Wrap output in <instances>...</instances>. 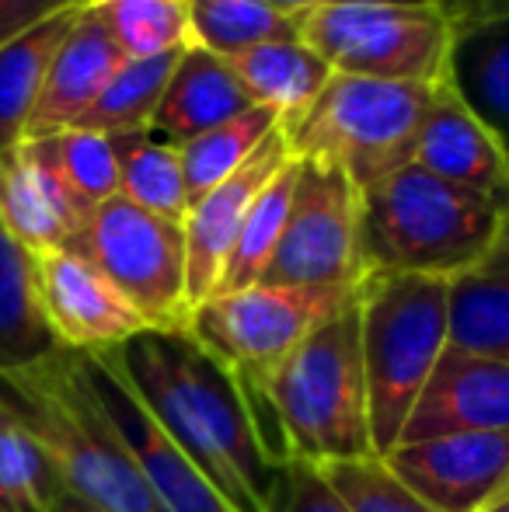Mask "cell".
<instances>
[{
    "label": "cell",
    "instance_id": "cell-37",
    "mask_svg": "<svg viewBox=\"0 0 509 512\" xmlns=\"http://www.w3.org/2000/svg\"><path fill=\"white\" fill-rule=\"evenodd\" d=\"M276 7L290 14L311 11V7H325V4H363V0H272ZM391 4H426V0H391Z\"/></svg>",
    "mask_w": 509,
    "mask_h": 512
},
{
    "label": "cell",
    "instance_id": "cell-9",
    "mask_svg": "<svg viewBox=\"0 0 509 512\" xmlns=\"http://www.w3.org/2000/svg\"><path fill=\"white\" fill-rule=\"evenodd\" d=\"M67 251L88 258L154 331H185L192 314L182 223L123 196L91 209Z\"/></svg>",
    "mask_w": 509,
    "mask_h": 512
},
{
    "label": "cell",
    "instance_id": "cell-3",
    "mask_svg": "<svg viewBox=\"0 0 509 512\" xmlns=\"http://www.w3.org/2000/svg\"><path fill=\"white\" fill-rule=\"evenodd\" d=\"M503 227L496 199L443 182L415 161L360 192L367 272L454 279L489 255Z\"/></svg>",
    "mask_w": 509,
    "mask_h": 512
},
{
    "label": "cell",
    "instance_id": "cell-1",
    "mask_svg": "<svg viewBox=\"0 0 509 512\" xmlns=\"http://www.w3.org/2000/svg\"><path fill=\"white\" fill-rule=\"evenodd\" d=\"M112 363L164 436L206 474L234 512H269L283 467L272 464L238 380L189 335L143 331Z\"/></svg>",
    "mask_w": 509,
    "mask_h": 512
},
{
    "label": "cell",
    "instance_id": "cell-42",
    "mask_svg": "<svg viewBox=\"0 0 509 512\" xmlns=\"http://www.w3.org/2000/svg\"><path fill=\"white\" fill-rule=\"evenodd\" d=\"M0 512H4V509H0Z\"/></svg>",
    "mask_w": 509,
    "mask_h": 512
},
{
    "label": "cell",
    "instance_id": "cell-41",
    "mask_svg": "<svg viewBox=\"0 0 509 512\" xmlns=\"http://www.w3.org/2000/svg\"><path fill=\"white\" fill-rule=\"evenodd\" d=\"M433 4H443V0H433Z\"/></svg>",
    "mask_w": 509,
    "mask_h": 512
},
{
    "label": "cell",
    "instance_id": "cell-21",
    "mask_svg": "<svg viewBox=\"0 0 509 512\" xmlns=\"http://www.w3.org/2000/svg\"><path fill=\"white\" fill-rule=\"evenodd\" d=\"M450 345L509 363V227L475 269L450 279Z\"/></svg>",
    "mask_w": 509,
    "mask_h": 512
},
{
    "label": "cell",
    "instance_id": "cell-24",
    "mask_svg": "<svg viewBox=\"0 0 509 512\" xmlns=\"http://www.w3.org/2000/svg\"><path fill=\"white\" fill-rule=\"evenodd\" d=\"M84 4L56 14V18L35 25L32 32L0 46V154L18 147L28 133V119L42 95V84L53 67L56 49L74 28Z\"/></svg>",
    "mask_w": 509,
    "mask_h": 512
},
{
    "label": "cell",
    "instance_id": "cell-2",
    "mask_svg": "<svg viewBox=\"0 0 509 512\" xmlns=\"http://www.w3.org/2000/svg\"><path fill=\"white\" fill-rule=\"evenodd\" d=\"M0 405L32 432L67 492L105 512H164L77 352L60 349L35 366L0 373Z\"/></svg>",
    "mask_w": 509,
    "mask_h": 512
},
{
    "label": "cell",
    "instance_id": "cell-27",
    "mask_svg": "<svg viewBox=\"0 0 509 512\" xmlns=\"http://www.w3.org/2000/svg\"><path fill=\"white\" fill-rule=\"evenodd\" d=\"M276 129H279V115L265 105H252L248 112L227 119L224 126H213L203 136H196V140L182 143L178 154H182L189 206L199 203L206 192L217 189L224 178H231Z\"/></svg>",
    "mask_w": 509,
    "mask_h": 512
},
{
    "label": "cell",
    "instance_id": "cell-25",
    "mask_svg": "<svg viewBox=\"0 0 509 512\" xmlns=\"http://www.w3.org/2000/svg\"><path fill=\"white\" fill-rule=\"evenodd\" d=\"M119 164V196L164 220L185 223L189 192H185L182 154L175 143L154 133L109 136Z\"/></svg>",
    "mask_w": 509,
    "mask_h": 512
},
{
    "label": "cell",
    "instance_id": "cell-10",
    "mask_svg": "<svg viewBox=\"0 0 509 512\" xmlns=\"http://www.w3.org/2000/svg\"><path fill=\"white\" fill-rule=\"evenodd\" d=\"M363 276L360 189L349 182L346 171L297 157L290 216L262 283L356 290Z\"/></svg>",
    "mask_w": 509,
    "mask_h": 512
},
{
    "label": "cell",
    "instance_id": "cell-38",
    "mask_svg": "<svg viewBox=\"0 0 509 512\" xmlns=\"http://www.w3.org/2000/svg\"><path fill=\"white\" fill-rule=\"evenodd\" d=\"M49 512H105V509L91 506L88 499H81V495H74V492H67V488H63V492L56 495L53 506H49Z\"/></svg>",
    "mask_w": 509,
    "mask_h": 512
},
{
    "label": "cell",
    "instance_id": "cell-32",
    "mask_svg": "<svg viewBox=\"0 0 509 512\" xmlns=\"http://www.w3.org/2000/svg\"><path fill=\"white\" fill-rule=\"evenodd\" d=\"M63 481L32 432L0 405V509L49 512Z\"/></svg>",
    "mask_w": 509,
    "mask_h": 512
},
{
    "label": "cell",
    "instance_id": "cell-14",
    "mask_svg": "<svg viewBox=\"0 0 509 512\" xmlns=\"http://www.w3.org/2000/svg\"><path fill=\"white\" fill-rule=\"evenodd\" d=\"M293 161V150L286 143L283 126L234 171L231 178L206 192L199 203L189 206L182 230H185V262H189V300L192 307L213 297L224 276L227 255H231L238 230L245 223L248 209L258 199V192Z\"/></svg>",
    "mask_w": 509,
    "mask_h": 512
},
{
    "label": "cell",
    "instance_id": "cell-13",
    "mask_svg": "<svg viewBox=\"0 0 509 512\" xmlns=\"http://www.w3.org/2000/svg\"><path fill=\"white\" fill-rule=\"evenodd\" d=\"M35 276L42 310L60 349L109 352L150 331L123 293L74 251L60 248L35 255Z\"/></svg>",
    "mask_w": 509,
    "mask_h": 512
},
{
    "label": "cell",
    "instance_id": "cell-30",
    "mask_svg": "<svg viewBox=\"0 0 509 512\" xmlns=\"http://www.w3.org/2000/svg\"><path fill=\"white\" fill-rule=\"evenodd\" d=\"M293 185H297V157L258 192V199L248 209L245 223L238 230V241H234L231 255H227L217 293L245 290V286L262 283L265 269H269L272 255L279 248V237H283L286 216H290Z\"/></svg>",
    "mask_w": 509,
    "mask_h": 512
},
{
    "label": "cell",
    "instance_id": "cell-26",
    "mask_svg": "<svg viewBox=\"0 0 509 512\" xmlns=\"http://www.w3.org/2000/svg\"><path fill=\"white\" fill-rule=\"evenodd\" d=\"M28 150L56 175V182L67 189L84 216L112 196H119V164L112 140L102 133L84 129H63V133L35 136L25 140Z\"/></svg>",
    "mask_w": 509,
    "mask_h": 512
},
{
    "label": "cell",
    "instance_id": "cell-35",
    "mask_svg": "<svg viewBox=\"0 0 509 512\" xmlns=\"http://www.w3.org/2000/svg\"><path fill=\"white\" fill-rule=\"evenodd\" d=\"M77 4L84 0H0V46Z\"/></svg>",
    "mask_w": 509,
    "mask_h": 512
},
{
    "label": "cell",
    "instance_id": "cell-16",
    "mask_svg": "<svg viewBox=\"0 0 509 512\" xmlns=\"http://www.w3.org/2000/svg\"><path fill=\"white\" fill-rule=\"evenodd\" d=\"M123 63L126 53L112 39L98 7L91 0H84L74 28H70V35L63 39V46L53 56V67H49L46 84H42V95L35 102L32 119H28L25 140L74 129Z\"/></svg>",
    "mask_w": 509,
    "mask_h": 512
},
{
    "label": "cell",
    "instance_id": "cell-4",
    "mask_svg": "<svg viewBox=\"0 0 509 512\" xmlns=\"http://www.w3.org/2000/svg\"><path fill=\"white\" fill-rule=\"evenodd\" d=\"M269 405L290 460L325 467L377 457L356 293L276 366Z\"/></svg>",
    "mask_w": 509,
    "mask_h": 512
},
{
    "label": "cell",
    "instance_id": "cell-20",
    "mask_svg": "<svg viewBox=\"0 0 509 512\" xmlns=\"http://www.w3.org/2000/svg\"><path fill=\"white\" fill-rule=\"evenodd\" d=\"M443 84L492 129L509 157V18L454 28Z\"/></svg>",
    "mask_w": 509,
    "mask_h": 512
},
{
    "label": "cell",
    "instance_id": "cell-39",
    "mask_svg": "<svg viewBox=\"0 0 509 512\" xmlns=\"http://www.w3.org/2000/svg\"><path fill=\"white\" fill-rule=\"evenodd\" d=\"M496 203H499V213H503V223L509 227V182L503 185V192H499V199H496Z\"/></svg>",
    "mask_w": 509,
    "mask_h": 512
},
{
    "label": "cell",
    "instance_id": "cell-23",
    "mask_svg": "<svg viewBox=\"0 0 509 512\" xmlns=\"http://www.w3.org/2000/svg\"><path fill=\"white\" fill-rule=\"evenodd\" d=\"M224 60L231 63L234 77L248 91V98L279 115V126L304 115L307 105L321 95V88L332 77L328 63L300 39L262 42V46L224 56Z\"/></svg>",
    "mask_w": 509,
    "mask_h": 512
},
{
    "label": "cell",
    "instance_id": "cell-33",
    "mask_svg": "<svg viewBox=\"0 0 509 512\" xmlns=\"http://www.w3.org/2000/svg\"><path fill=\"white\" fill-rule=\"evenodd\" d=\"M325 481L335 488L349 512H436L419 495H412L381 457L349 460V464H325L318 467Z\"/></svg>",
    "mask_w": 509,
    "mask_h": 512
},
{
    "label": "cell",
    "instance_id": "cell-7",
    "mask_svg": "<svg viewBox=\"0 0 509 512\" xmlns=\"http://www.w3.org/2000/svg\"><path fill=\"white\" fill-rule=\"evenodd\" d=\"M433 91L436 84L332 74L307 112L283 126L286 143L293 157L346 171L363 192L415 161Z\"/></svg>",
    "mask_w": 509,
    "mask_h": 512
},
{
    "label": "cell",
    "instance_id": "cell-29",
    "mask_svg": "<svg viewBox=\"0 0 509 512\" xmlns=\"http://www.w3.org/2000/svg\"><path fill=\"white\" fill-rule=\"evenodd\" d=\"M178 56L182 53L154 56V60H126L74 129L102 136L150 133V122H154V112L161 105Z\"/></svg>",
    "mask_w": 509,
    "mask_h": 512
},
{
    "label": "cell",
    "instance_id": "cell-19",
    "mask_svg": "<svg viewBox=\"0 0 509 512\" xmlns=\"http://www.w3.org/2000/svg\"><path fill=\"white\" fill-rule=\"evenodd\" d=\"M252 105L255 102L241 88L224 56L189 46L182 49L175 70H171L168 88H164L161 105L150 122V133L182 147V143L203 136L206 129L224 126L227 119L248 112Z\"/></svg>",
    "mask_w": 509,
    "mask_h": 512
},
{
    "label": "cell",
    "instance_id": "cell-22",
    "mask_svg": "<svg viewBox=\"0 0 509 512\" xmlns=\"http://www.w3.org/2000/svg\"><path fill=\"white\" fill-rule=\"evenodd\" d=\"M60 352L46 321L35 276V255L0 223V373L35 366Z\"/></svg>",
    "mask_w": 509,
    "mask_h": 512
},
{
    "label": "cell",
    "instance_id": "cell-34",
    "mask_svg": "<svg viewBox=\"0 0 509 512\" xmlns=\"http://www.w3.org/2000/svg\"><path fill=\"white\" fill-rule=\"evenodd\" d=\"M269 512H349L325 474L307 460H286Z\"/></svg>",
    "mask_w": 509,
    "mask_h": 512
},
{
    "label": "cell",
    "instance_id": "cell-18",
    "mask_svg": "<svg viewBox=\"0 0 509 512\" xmlns=\"http://www.w3.org/2000/svg\"><path fill=\"white\" fill-rule=\"evenodd\" d=\"M84 220L88 216L25 140L0 154V223L21 248L32 255L67 248Z\"/></svg>",
    "mask_w": 509,
    "mask_h": 512
},
{
    "label": "cell",
    "instance_id": "cell-40",
    "mask_svg": "<svg viewBox=\"0 0 509 512\" xmlns=\"http://www.w3.org/2000/svg\"><path fill=\"white\" fill-rule=\"evenodd\" d=\"M482 512H509V492H506V495H499V499L492 502V506H485Z\"/></svg>",
    "mask_w": 509,
    "mask_h": 512
},
{
    "label": "cell",
    "instance_id": "cell-31",
    "mask_svg": "<svg viewBox=\"0 0 509 512\" xmlns=\"http://www.w3.org/2000/svg\"><path fill=\"white\" fill-rule=\"evenodd\" d=\"M91 4L98 7L126 60H154L192 46L185 0H91Z\"/></svg>",
    "mask_w": 509,
    "mask_h": 512
},
{
    "label": "cell",
    "instance_id": "cell-28",
    "mask_svg": "<svg viewBox=\"0 0 509 512\" xmlns=\"http://www.w3.org/2000/svg\"><path fill=\"white\" fill-rule=\"evenodd\" d=\"M192 46L234 56L262 42L297 39V14L272 0H185Z\"/></svg>",
    "mask_w": 509,
    "mask_h": 512
},
{
    "label": "cell",
    "instance_id": "cell-15",
    "mask_svg": "<svg viewBox=\"0 0 509 512\" xmlns=\"http://www.w3.org/2000/svg\"><path fill=\"white\" fill-rule=\"evenodd\" d=\"M509 429V363L447 345L401 429V443Z\"/></svg>",
    "mask_w": 509,
    "mask_h": 512
},
{
    "label": "cell",
    "instance_id": "cell-36",
    "mask_svg": "<svg viewBox=\"0 0 509 512\" xmlns=\"http://www.w3.org/2000/svg\"><path fill=\"white\" fill-rule=\"evenodd\" d=\"M450 18V25L461 28L471 21H489V18H509V0H443L436 4Z\"/></svg>",
    "mask_w": 509,
    "mask_h": 512
},
{
    "label": "cell",
    "instance_id": "cell-8",
    "mask_svg": "<svg viewBox=\"0 0 509 512\" xmlns=\"http://www.w3.org/2000/svg\"><path fill=\"white\" fill-rule=\"evenodd\" d=\"M297 39L332 74L398 84H443L454 25L433 4H325L297 14Z\"/></svg>",
    "mask_w": 509,
    "mask_h": 512
},
{
    "label": "cell",
    "instance_id": "cell-11",
    "mask_svg": "<svg viewBox=\"0 0 509 512\" xmlns=\"http://www.w3.org/2000/svg\"><path fill=\"white\" fill-rule=\"evenodd\" d=\"M381 460L436 512H482L509 492V429L401 443Z\"/></svg>",
    "mask_w": 509,
    "mask_h": 512
},
{
    "label": "cell",
    "instance_id": "cell-6",
    "mask_svg": "<svg viewBox=\"0 0 509 512\" xmlns=\"http://www.w3.org/2000/svg\"><path fill=\"white\" fill-rule=\"evenodd\" d=\"M353 293L356 290L255 283L245 290L213 293L192 307L185 331L238 380L272 464L283 467L290 460L269 405L272 373L318 324H325L335 310L346 307Z\"/></svg>",
    "mask_w": 509,
    "mask_h": 512
},
{
    "label": "cell",
    "instance_id": "cell-12",
    "mask_svg": "<svg viewBox=\"0 0 509 512\" xmlns=\"http://www.w3.org/2000/svg\"><path fill=\"white\" fill-rule=\"evenodd\" d=\"M77 359L105 415L112 418L133 460L140 464L157 506L164 512H234L224 495L206 481V474L164 436V429L140 405L109 352H77Z\"/></svg>",
    "mask_w": 509,
    "mask_h": 512
},
{
    "label": "cell",
    "instance_id": "cell-5",
    "mask_svg": "<svg viewBox=\"0 0 509 512\" xmlns=\"http://www.w3.org/2000/svg\"><path fill=\"white\" fill-rule=\"evenodd\" d=\"M374 453L387 457L450 345V279L367 272L356 286Z\"/></svg>",
    "mask_w": 509,
    "mask_h": 512
},
{
    "label": "cell",
    "instance_id": "cell-17",
    "mask_svg": "<svg viewBox=\"0 0 509 512\" xmlns=\"http://www.w3.org/2000/svg\"><path fill=\"white\" fill-rule=\"evenodd\" d=\"M415 164L443 182L464 185L482 196L499 199L509 182V157L492 129L471 112L447 84H436L415 147Z\"/></svg>",
    "mask_w": 509,
    "mask_h": 512
}]
</instances>
